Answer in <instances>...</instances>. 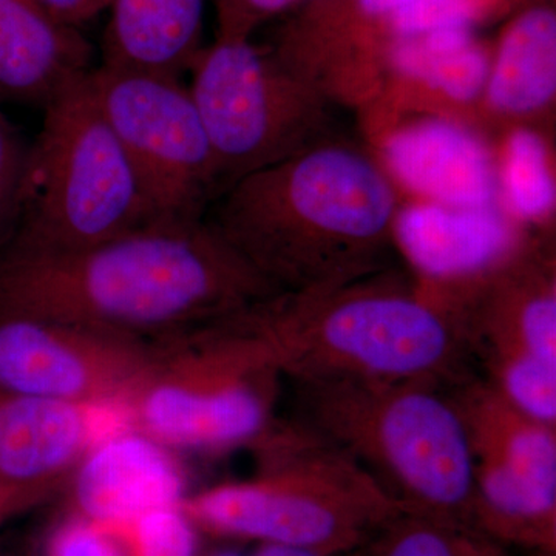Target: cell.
<instances>
[{
	"label": "cell",
	"instance_id": "1",
	"mask_svg": "<svg viewBox=\"0 0 556 556\" xmlns=\"http://www.w3.org/2000/svg\"><path fill=\"white\" fill-rule=\"evenodd\" d=\"M274 295L203 219H161L76 251L0 248V317L49 318L152 342Z\"/></svg>",
	"mask_w": 556,
	"mask_h": 556
},
{
	"label": "cell",
	"instance_id": "2",
	"mask_svg": "<svg viewBox=\"0 0 556 556\" xmlns=\"http://www.w3.org/2000/svg\"><path fill=\"white\" fill-rule=\"evenodd\" d=\"M396 188L361 150L320 139L226 189L212 225L278 294L390 269Z\"/></svg>",
	"mask_w": 556,
	"mask_h": 556
},
{
	"label": "cell",
	"instance_id": "3",
	"mask_svg": "<svg viewBox=\"0 0 556 556\" xmlns=\"http://www.w3.org/2000/svg\"><path fill=\"white\" fill-rule=\"evenodd\" d=\"M390 273L255 305L252 321L280 378L452 386L471 375L457 311L420 281Z\"/></svg>",
	"mask_w": 556,
	"mask_h": 556
},
{
	"label": "cell",
	"instance_id": "4",
	"mask_svg": "<svg viewBox=\"0 0 556 556\" xmlns=\"http://www.w3.org/2000/svg\"><path fill=\"white\" fill-rule=\"evenodd\" d=\"M295 422L353 457L405 514L471 526L475 464L450 386L289 382Z\"/></svg>",
	"mask_w": 556,
	"mask_h": 556
},
{
	"label": "cell",
	"instance_id": "5",
	"mask_svg": "<svg viewBox=\"0 0 556 556\" xmlns=\"http://www.w3.org/2000/svg\"><path fill=\"white\" fill-rule=\"evenodd\" d=\"M249 447L255 455L251 478L182 501L197 530L351 556L404 514L361 464L294 419L274 420Z\"/></svg>",
	"mask_w": 556,
	"mask_h": 556
},
{
	"label": "cell",
	"instance_id": "6",
	"mask_svg": "<svg viewBox=\"0 0 556 556\" xmlns=\"http://www.w3.org/2000/svg\"><path fill=\"white\" fill-rule=\"evenodd\" d=\"M89 73L43 105L42 129L28 148L20 226L0 248L76 251L161 222Z\"/></svg>",
	"mask_w": 556,
	"mask_h": 556
},
{
	"label": "cell",
	"instance_id": "7",
	"mask_svg": "<svg viewBox=\"0 0 556 556\" xmlns=\"http://www.w3.org/2000/svg\"><path fill=\"white\" fill-rule=\"evenodd\" d=\"M251 308L150 342L148 371L124 405L130 430L169 450L217 452L273 426L280 375Z\"/></svg>",
	"mask_w": 556,
	"mask_h": 556
},
{
	"label": "cell",
	"instance_id": "8",
	"mask_svg": "<svg viewBox=\"0 0 556 556\" xmlns=\"http://www.w3.org/2000/svg\"><path fill=\"white\" fill-rule=\"evenodd\" d=\"M189 70L190 97L211 142L219 188L325 138L327 98L266 58L244 33L225 30Z\"/></svg>",
	"mask_w": 556,
	"mask_h": 556
},
{
	"label": "cell",
	"instance_id": "9",
	"mask_svg": "<svg viewBox=\"0 0 556 556\" xmlns=\"http://www.w3.org/2000/svg\"><path fill=\"white\" fill-rule=\"evenodd\" d=\"M471 357L504 397L556 427V274L554 248L527 240L455 298Z\"/></svg>",
	"mask_w": 556,
	"mask_h": 556
},
{
	"label": "cell",
	"instance_id": "10",
	"mask_svg": "<svg viewBox=\"0 0 556 556\" xmlns=\"http://www.w3.org/2000/svg\"><path fill=\"white\" fill-rule=\"evenodd\" d=\"M475 464L471 526L504 546L556 552V433L473 372L450 386Z\"/></svg>",
	"mask_w": 556,
	"mask_h": 556
},
{
	"label": "cell",
	"instance_id": "11",
	"mask_svg": "<svg viewBox=\"0 0 556 556\" xmlns=\"http://www.w3.org/2000/svg\"><path fill=\"white\" fill-rule=\"evenodd\" d=\"M89 79L159 218L201 219L219 181L189 87L177 75L102 64Z\"/></svg>",
	"mask_w": 556,
	"mask_h": 556
},
{
	"label": "cell",
	"instance_id": "12",
	"mask_svg": "<svg viewBox=\"0 0 556 556\" xmlns=\"http://www.w3.org/2000/svg\"><path fill=\"white\" fill-rule=\"evenodd\" d=\"M149 364L146 340L49 318L0 317V391L124 409Z\"/></svg>",
	"mask_w": 556,
	"mask_h": 556
},
{
	"label": "cell",
	"instance_id": "13",
	"mask_svg": "<svg viewBox=\"0 0 556 556\" xmlns=\"http://www.w3.org/2000/svg\"><path fill=\"white\" fill-rule=\"evenodd\" d=\"M382 169L416 200L456 207L500 204L496 155L464 121L427 113L386 124Z\"/></svg>",
	"mask_w": 556,
	"mask_h": 556
},
{
	"label": "cell",
	"instance_id": "14",
	"mask_svg": "<svg viewBox=\"0 0 556 556\" xmlns=\"http://www.w3.org/2000/svg\"><path fill=\"white\" fill-rule=\"evenodd\" d=\"M126 428L119 405L0 391V478L58 492L98 442Z\"/></svg>",
	"mask_w": 556,
	"mask_h": 556
},
{
	"label": "cell",
	"instance_id": "15",
	"mask_svg": "<svg viewBox=\"0 0 556 556\" xmlns=\"http://www.w3.org/2000/svg\"><path fill=\"white\" fill-rule=\"evenodd\" d=\"M393 237L417 280L442 292L486 276L529 240L500 204L456 207L420 200L397 208Z\"/></svg>",
	"mask_w": 556,
	"mask_h": 556
},
{
	"label": "cell",
	"instance_id": "16",
	"mask_svg": "<svg viewBox=\"0 0 556 556\" xmlns=\"http://www.w3.org/2000/svg\"><path fill=\"white\" fill-rule=\"evenodd\" d=\"M68 482L72 514L115 525H135L152 511L181 506L186 497L172 450L130 428L98 442Z\"/></svg>",
	"mask_w": 556,
	"mask_h": 556
},
{
	"label": "cell",
	"instance_id": "17",
	"mask_svg": "<svg viewBox=\"0 0 556 556\" xmlns=\"http://www.w3.org/2000/svg\"><path fill=\"white\" fill-rule=\"evenodd\" d=\"M90 51L35 0H0V102L43 108L90 72Z\"/></svg>",
	"mask_w": 556,
	"mask_h": 556
},
{
	"label": "cell",
	"instance_id": "18",
	"mask_svg": "<svg viewBox=\"0 0 556 556\" xmlns=\"http://www.w3.org/2000/svg\"><path fill=\"white\" fill-rule=\"evenodd\" d=\"M490 62L470 28L399 38L388 53V68L396 83L387 84L386 89L393 86L387 94L396 108L427 102L439 110L468 109L484 94Z\"/></svg>",
	"mask_w": 556,
	"mask_h": 556
},
{
	"label": "cell",
	"instance_id": "19",
	"mask_svg": "<svg viewBox=\"0 0 556 556\" xmlns=\"http://www.w3.org/2000/svg\"><path fill=\"white\" fill-rule=\"evenodd\" d=\"M102 65L177 75L200 49L204 0H113Z\"/></svg>",
	"mask_w": 556,
	"mask_h": 556
},
{
	"label": "cell",
	"instance_id": "20",
	"mask_svg": "<svg viewBox=\"0 0 556 556\" xmlns=\"http://www.w3.org/2000/svg\"><path fill=\"white\" fill-rule=\"evenodd\" d=\"M556 94V17L554 11H527L504 35L490 62L484 105L504 119L535 118Z\"/></svg>",
	"mask_w": 556,
	"mask_h": 556
},
{
	"label": "cell",
	"instance_id": "21",
	"mask_svg": "<svg viewBox=\"0 0 556 556\" xmlns=\"http://www.w3.org/2000/svg\"><path fill=\"white\" fill-rule=\"evenodd\" d=\"M500 206L519 225H543L555 212L554 160L543 135L515 126L496 156Z\"/></svg>",
	"mask_w": 556,
	"mask_h": 556
},
{
	"label": "cell",
	"instance_id": "22",
	"mask_svg": "<svg viewBox=\"0 0 556 556\" xmlns=\"http://www.w3.org/2000/svg\"><path fill=\"white\" fill-rule=\"evenodd\" d=\"M351 556H511L508 547L442 519L401 514Z\"/></svg>",
	"mask_w": 556,
	"mask_h": 556
},
{
	"label": "cell",
	"instance_id": "23",
	"mask_svg": "<svg viewBox=\"0 0 556 556\" xmlns=\"http://www.w3.org/2000/svg\"><path fill=\"white\" fill-rule=\"evenodd\" d=\"M43 556H138L135 525L68 515L47 536Z\"/></svg>",
	"mask_w": 556,
	"mask_h": 556
},
{
	"label": "cell",
	"instance_id": "24",
	"mask_svg": "<svg viewBox=\"0 0 556 556\" xmlns=\"http://www.w3.org/2000/svg\"><path fill=\"white\" fill-rule=\"evenodd\" d=\"M197 532L181 507L152 511L135 522L138 556H199Z\"/></svg>",
	"mask_w": 556,
	"mask_h": 556
},
{
	"label": "cell",
	"instance_id": "25",
	"mask_svg": "<svg viewBox=\"0 0 556 556\" xmlns=\"http://www.w3.org/2000/svg\"><path fill=\"white\" fill-rule=\"evenodd\" d=\"M479 11L478 0H416L391 16V27L399 38L450 28H470Z\"/></svg>",
	"mask_w": 556,
	"mask_h": 556
},
{
	"label": "cell",
	"instance_id": "26",
	"mask_svg": "<svg viewBox=\"0 0 556 556\" xmlns=\"http://www.w3.org/2000/svg\"><path fill=\"white\" fill-rule=\"evenodd\" d=\"M28 148L0 112V240L20 215Z\"/></svg>",
	"mask_w": 556,
	"mask_h": 556
},
{
	"label": "cell",
	"instance_id": "27",
	"mask_svg": "<svg viewBox=\"0 0 556 556\" xmlns=\"http://www.w3.org/2000/svg\"><path fill=\"white\" fill-rule=\"evenodd\" d=\"M54 21L67 27L78 28L102 11H109L113 0H35Z\"/></svg>",
	"mask_w": 556,
	"mask_h": 556
},
{
	"label": "cell",
	"instance_id": "28",
	"mask_svg": "<svg viewBox=\"0 0 556 556\" xmlns=\"http://www.w3.org/2000/svg\"><path fill=\"white\" fill-rule=\"evenodd\" d=\"M54 493H56L54 490L43 489V486L22 485L0 478V526L39 506Z\"/></svg>",
	"mask_w": 556,
	"mask_h": 556
},
{
	"label": "cell",
	"instance_id": "29",
	"mask_svg": "<svg viewBox=\"0 0 556 556\" xmlns=\"http://www.w3.org/2000/svg\"><path fill=\"white\" fill-rule=\"evenodd\" d=\"M292 2L294 0H232L233 10H237L236 14L241 10L243 13L252 14V16L278 13V11L291 5ZM236 14H233V17H236ZM233 17L226 22V25L230 24Z\"/></svg>",
	"mask_w": 556,
	"mask_h": 556
},
{
	"label": "cell",
	"instance_id": "30",
	"mask_svg": "<svg viewBox=\"0 0 556 556\" xmlns=\"http://www.w3.org/2000/svg\"><path fill=\"white\" fill-rule=\"evenodd\" d=\"M413 2L416 0H357V5L365 16L383 17L393 16Z\"/></svg>",
	"mask_w": 556,
	"mask_h": 556
},
{
	"label": "cell",
	"instance_id": "31",
	"mask_svg": "<svg viewBox=\"0 0 556 556\" xmlns=\"http://www.w3.org/2000/svg\"><path fill=\"white\" fill-rule=\"evenodd\" d=\"M206 556H243L232 548H217V551L208 552Z\"/></svg>",
	"mask_w": 556,
	"mask_h": 556
},
{
	"label": "cell",
	"instance_id": "32",
	"mask_svg": "<svg viewBox=\"0 0 556 556\" xmlns=\"http://www.w3.org/2000/svg\"><path fill=\"white\" fill-rule=\"evenodd\" d=\"M532 556H555V554H548V552H533Z\"/></svg>",
	"mask_w": 556,
	"mask_h": 556
},
{
	"label": "cell",
	"instance_id": "33",
	"mask_svg": "<svg viewBox=\"0 0 556 556\" xmlns=\"http://www.w3.org/2000/svg\"><path fill=\"white\" fill-rule=\"evenodd\" d=\"M0 556H17V555L0 554Z\"/></svg>",
	"mask_w": 556,
	"mask_h": 556
}]
</instances>
